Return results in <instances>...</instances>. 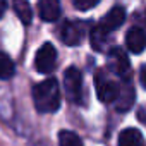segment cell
<instances>
[{
    "label": "cell",
    "instance_id": "14",
    "mask_svg": "<svg viewBox=\"0 0 146 146\" xmlns=\"http://www.w3.org/2000/svg\"><path fill=\"white\" fill-rule=\"evenodd\" d=\"M16 72V65L12 58L0 52V79H11Z\"/></svg>",
    "mask_w": 146,
    "mask_h": 146
},
{
    "label": "cell",
    "instance_id": "17",
    "mask_svg": "<svg viewBox=\"0 0 146 146\" xmlns=\"http://www.w3.org/2000/svg\"><path fill=\"white\" fill-rule=\"evenodd\" d=\"M139 78H141V84L146 88V65H143V69L139 72Z\"/></svg>",
    "mask_w": 146,
    "mask_h": 146
},
{
    "label": "cell",
    "instance_id": "4",
    "mask_svg": "<svg viewBox=\"0 0 146 146\" xmlns=\"http://www.w3.org/2000/svg\"><path fill=\"white\" fill-rule=\"evenodd\" d=\"M35 65L41 74L53 72V69L57 65V50L53 48L52 43H45L40 46V50L36 52V57H35Z\"/></svg>",
    "mask_w": 146,
    "mask_h": 146
},
{
    "label": "cell",
    "instance_id": "19",
    "mask_svg": "<svg viewBox=\"0 0 146 146\" xmlns=\"http://www.w3.org/2000/svg\"><path fill=\"white\" fill-rule=\"evenodd\" d=\"M36 146H48V144H46V143H38Z\"/></svg>",
    "mask_w": 146,
    "mask_h": 146
},
{
    "label": "cell",
    "instance_id": "2",
    "mask_svg": "<svg viewBox=\"0 0 146 146\" xmlns=\"http://www.w3.org/2000/svg\"><path fill=\"white\" fill-rule=\"evenodd\" d=\"M64 90L72 103H81L83 100V78L76 67H69L64 74Z\"/></svg>",
    "mask_w": 146,
    "mask_h": 146
},
{
    "label": "cell",
    "instance_id": "12",
    "mask_svg": "<svg viewBox=\"0 0 146 146\" xmlns=\"http://www.w3.org/2000/svg\"><path fill=\"white\" fill-rule=\"evenodd\" d=\"M90 41H91L93 50H96V52L105 50V46L108 43V31H105L100 24L95 26L93 31H91V35H90Z\"/></svg>",
    "mask_w": 146,
    "mask_h": 146
},
{
    "label": "cell",
    "instance_id": "18",
    "mask_svg": "<svg viewBox=\"0 0 146 146\" xmlns=\"http://www.w3.org/2000/svg\"><path fill=\"white\" fill-rule=\"evenodd\" d=\"M5 9H7V2L5 0H0V17L5 14Z\"/></svg>",
    "mask_w": 146,
    "mask_h": 146
},
{
    "label": "cell",
    "instance_id": "11",
    "mask_svg": "<svg viewBox=\"0 0 146 146\" xmlns=\"http://www.w3.org/2000/svg\"><path fill=\"white\" fill-rule=\"evenodd\" d=\"M113 103H115V108L119 112H127L134 103V90H132V86L127 84L124 88H119V95H117Z\"/></svg>",
    "mask_w": 146,
    "mask_h": 146
},
{
    "label": "cell",
    "instance_id": "9",
    "mask_svg": "<svg viewBox=\"0 0 146 146\" xmlns=\"http://www.w3.org/2000/svg\"><path fill=\"white\" fill-rule=\"evenodd\" d=\"M125 45L132 53H141L146 48V31L141 28H131L125 36Z\"/></svg>",
    "mask_w": 146,
    "mask_h": 146
},
{
    "label": "cell",
    "instance_id": "13",
    "mask_svg": "<svg viewBox=\"0 0 146 146\" xmlns=\"http://www.w3.org/2000/svg\"><path fill=\"white\" fill-rule=\"evenodd\" d=\"M14 2V11L17 14V17L24 23V24H29L31 19H33V11H31V5L28 0H12Z\"/></svg>",
    "mask_w": 146,
    "mask_h": 146
},
{
    "label": "cell",
    "instance_id": "16",
    "mask_svg": "<svg viewBox=\"0 0 146 146\" xmlns=\"http://www.w3.org/2000/svg\"><path fill=\"white\" fill-rule=\"evenodd\" d=\"M98 2L100 0H72V5H74L76 9H79V11H90Z\"/></svg>",
    "mask_w": 146,
    "mask_h": 146
},
{
    "label": "cell",
    "instance_id": "1",
    "mask_svg": "<svg viewBox=\"0 0 146 146\" xmlns=\"http://www.w3.org/2000/svg\"><path fill=\"white\" fill-rule=\"evenodd\" d=\"M33 102L40 113H53L60 107V90L55 79H45L33 90Z\"/></svg>",
    "mask_w": 146,
    "mask_h": 146
},
{
    "label": "cell",
    "instance_id": "8",
    "mask_svg": "<svg viewBox=\"0 0 146 146\" xmlns=\"http://www.w3.org/2000/svg\"><path fill=\"white\" fill-rule=\"evenodd\" d=\"M38 14L46 23L57 21L60 16V0H38Z\"/></svg>",
    "mask_w": 146,
    "mask_h": 146
},
{
    "label": "cell",
    "instance_id": "15",
    "mask_svg": "<svg viewBox=\"0 0 146 146\" xmlns=\"http://www.w3.org/2000/svg\"><path fill=\"white\" fill-rule=\"evenodd\" d=\"M58 146H83V141L76 132H72V131H60Z\"/></svg>",
    "mask_w": 146,
    "mask_h": 146
},
{
    "label": "cell",
    "instance_id": "3",
    "mask_svg": "<svg viewBox=\"0 0 146 146\" xmlns=\"http://www.w3.org/2000/svg\"><path fill=\"white\" fill-rule=\"evenodd\" d=\"M95 88H96V96L103 103H113L117 95H119V84L108 78H105L103 72H96L95 76Z\"/></svg>",
    "mask_w": 146,
    "mask_h": 146
},
{
    "label": "cell",
    "instance_id": "6",
    "mask_svg": "<svg viewBox=\"0 0 146 146\" xmlns=\"http://www.w3.org/2000/svg\"><path fill=\"white\" fill-rule=\"evenodd\" d=\"M108 62L112 70L119 76H125V72L129 70V58L122 48H112L108 52Z\"/></svg>",
    "mask_w": 146,
    "mask_h": 146
},
{
    "label": "cell",
    "instance_id": "5",
    "mask_svg": "<svg viewBox=\"0 0 146 146\" xmlns=\"http://www.w3.org/2000/svg\"><path fill=\"white\" fill-rule=\"evenodd\" d=\"M84 33H86V29L81 21H65L60 29V38L65 45L74 46L84 40Z\"/></svg>",
    "mask_w": 146,
    "mask_h": 146
},
{
    "label": "cell",
    "instance_id": "10",
    "mask_svg": "<svg viewBox=\"0 0 146 146\" xmlns=\"http://www.w3.org/2000/svg\"><path fill=\"white\" fill-rule=\"evenodd\" d=\"M119 146H146V141L143 137V134L134 129V127H129V129H124L119 136Z\"/></svg>",
    "mask_w": 146,
    "mask_h": 146
},
{
    "label": "cell",
    "instance_id": "7",
    "mask_svg": "<svg viewBox=\"0 0 146 146\" xmlns=\"http://www.w3.org/2000/svg\"><path fill=\"white\" fill-rule=\"evenodd\" d=\"M124 21H125V11H124V7L117 5V7H113L112 11H108V12L105 14V17L102 19L100 26H102L105 31L110 33V31L120 28V26L124 24Z\"/></svg>",
    "mask_w": 146,
    "mask_h": 146
}]
</instances>
